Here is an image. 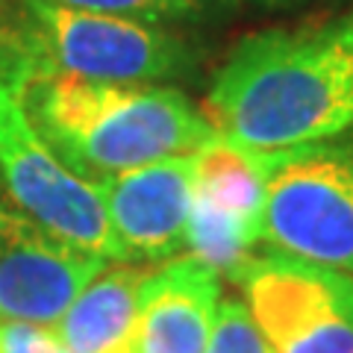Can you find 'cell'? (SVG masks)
I'll return each mask as SVG.
<instances>
[{"instance_id": "cell-1", "label": "cell", "mask_w": 353, "mask_h": 353, "mask_svg": "<svg viewBox=\"0 0 353 353\" xmlns=\"http://www.w3.org/2000/svg\"><path fill=\"white\" fill-rule=\"evenodd\" d=\"M221 136L289 150L353 130V15L241 39L206 97Z\"/></svg>"}, {"instance_id": "cell-2", "label": "cell", "mask_w": 353, "mask_h": 353, "mask_svg": "<svg viewBox=\"0 0 353 353\" xmlns=\"http://www.w3.org/2000/svg\"><path fill=\"white\" fill-rule=\"evenodd\" d=\"M15 92L48 148L88 183L194 153L215 136L209 118L165 85L101 83L32 68Z\"/></svg>"}, {"instance_id": "cell-3", "label": "cell", "mask_w": 353, "mask_h": 353, "mask_svg": "<svg viewBox=\"0 0 353 353\" xmlns=\"http://www.w3.org/2000/svg\"><path fill=\"white\" fill-rule=\"evenodd\" d=\"M262 241L353 277V132L277 150Z\"/></svg>"}, {"instance_id": "cell-4", "label": "cell", "mask_w": 353, "mask_h": 353, "mask_svg": "<svg viewBox=\"0 0 353 353\" xmlns=\"http://www.w3.org/2000/svg\"><path fill=\"white\" fill-rule=\"evenodd\" d=\"M0 176L18 212L77 250L124 262L94 183L48 148L12 85L0 80Z\"/></svg>"}, {"instance_id": "cell-5", "label": "cell", "mask_w": 353, "mask_h": 353, "mask_svg": "<svg viewBox=\"0 0 353 353\" xmlns=\"http://www.w3.org/2000/svg\"><path fill=\"white\" fill-rule=\"evenodd\" d=\"M233 280L274 353H353V277L330 265L268 250Z\"/></svg>"}, {"instance_id": "cell-6", "label": "cell", "mask_w": 353, "mask_h": 353, "mask_svg": "<svg viewBox=\"0 0 353 353\" xmlns=\"http://www.w3.org/2000/svg\"><path fill=\"white\" fill-rule=\"evenodd\" d=\"M30 12L36 68L101 83H153L183 71L185 44L159 24L21 0Z\"/></svg>"}, {"instance_id": "cell-7", "label": "cell", "mask_w": 353, "mask_h": 353, "mask_svg": "<svg viewBox=\"0 0 353 353\" xmlns=\"http://www.w3.org/2000/svg\"><path fill=\"white\" fill-rule=\"evenodd\" d=\"M106 265L0 203V321L53 327Z\"/></svg>"}, {"instance_id": "cell-8", "label": "cell", "mask_w": 353, "mask_h": 353, "mask_svg": "<svg viewBox=\"0 0 353 353\" xmlns=\"http://www.w3.org/2000/svg\"><path fill=\"white\" fill-rule=\"evenodd\" d=\"M106 218L127 259L165 262L185 250V233L197 192L194 153L165 157L94 183Z\"/></svg>"}, {"instance_id": "cell-9", "label": "cell", "mask_w": 353, "mask_h": 353, "mask_svg": "<svg viewBox=\"0 0 353 353\" xmlns=\"http://www.w3.org/2000/svg\"><path fill=\"white\" fill-rule=\"evenodd\" d=\"M221 274L201 259H168L136 294L130 353H206L221 303Z\"/></svg>"}, {"instance_id": "cell-10", "label": "cell", "mask_w": 353, "mask_h": 353, "mask_svg": "<svg viewBox=\"0 0 353 353\" xmlns=\"http://www.w3.org/2000/svg\"><path fill=\"white\" fill-rule=\"evenodd\" d=\"M197 192L194 203L253 230L262 241V212L277 150L248 148L241 141L215 136L194 150Z\"/></svg>"}, {"instance_id": "cell-11", "label": "cell", "mask_w": 353, "mask_h": 353, "mask_svg": "<svg viewBox=\"0 0 353 353\" xmlns=\"http://www.w3.org/2000/svg\"><path fill=\"white\" fill-rule=\"evenodd\" d=\"M145 274L132 265L103 268L48 330L71 353H130L136 294Z\"/></svg>"}, {"instance_id": "cell-12", "label": "cell", "mask_w": 353, "mask_h": 353, "mask_svg": "<svg viewBox=\"0 0 353 353\" xmlns=\"http://www.w3.org/2000/svg\"><path fill=\"white\" fill-rule=\"evenodd\" d=\"M206 353H274L250 309L239 297H221Z\"/></svg>"}, {"instance_id": "cell-13", "label": "cell", "mask_w": 353, "mask_h": 353, "mask_svg": "<svg viewBox=\"0 0 353 353\" xmlns=\"http://www.w3.org/2000/svg\"><path fill=\"white\" fill-rule=\"evenodd\" d=\"M48 3L83 9V12L121 15V18H139V21H150V24H162V21L189 15L197 6V0H48Z\"/></svg>"}, {"instance_id": "cell-14", "label": "cell", "mask_w": 353, "mask_h": 353, "mask_svg": "<svg viewBox=\"0 0 353 353\" xmlns=\"http://www.w3.org/2000/svg\"><path fill=\"white\" fill-rule=\"evenodd\" d=\"M0 353H71L48 327L0 321Z\"/></svg>"}]
</instances>
